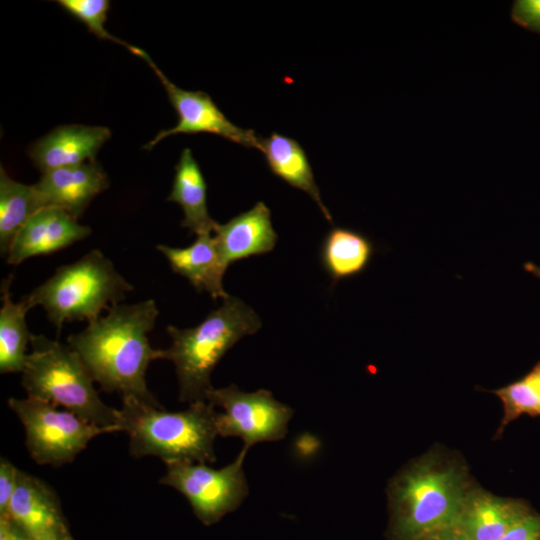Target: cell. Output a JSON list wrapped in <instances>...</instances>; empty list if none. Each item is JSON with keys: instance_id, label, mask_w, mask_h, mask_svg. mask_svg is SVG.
<instances>
[{"instance_id": "9", "label": "cell", "mask_w": 540, "mask_h": 540, "mask_svg": "<svg viewBox=\"0 0 540 540\" xmlns=\"http://www.w3.org/2000/svg\"><path fill=\"white\" fill-rule=\"evenodd\" d=\"M246 454L242 449L232 463L221 469L201 463L168 464L159 483L178 490L204 523H213L236 509L248 495L243 471Z\"/></svg>"}, {"instance_id": "17", "label": "cell", "mask_w": 540, "mask_h": 540, "mask_svg": "<svg viewBox=\"0 0 540 540\" xmlns=\"http://www.w3.org/2000/svg\"><path fill=\"white\" fill-rule=\"evenodd\" d=\"M530 511L522 500L499 497L476 486L465 501L457 525L472 540H499Z\"/></svg>"}, {"instance_id": "18", "label": "cell", "mask_w": 540, "mask_h": 540, "mask_svg": "<svg viewBox=\"0 0 540 540\" xmlns=\"http://www.w3.org/2000/svg\"><path fill=\"white\" fill-rule=\"evenodd\" d=\"M167 200L182 208L184 218L181 227L196 235L213 233L217 222L208 212L206 181L189 148L183 149L175 166L172 188Z\"/></svg>"}, {"instance_id": "15", "label": "cell", "mask_w": 540, "mask_h": 540, "mask_svg": "<svg viewBox=\"0 0 540 540\" xmlns=\"http://www.w3.org/2000/svg\"><path fill=\"white\" fill-rule=\"evenodd\" d=\"M213 235L227 266L271 252L278 240L270 209L262 201L224 224L217 223Z\"/></svg>"}, {"instance_id": "21", "label": "cell", "mask_w": 540, "mask_h": 540, "mask_svg": "<svg viewBox=\"0 0 540 540\" xmlns=\"http://www.w3.org/2000/svg\"><path fill=\"white\" fill-rule=\"evenodd\" d=\"M12 278L9 276L1 283L0 309V372L21 373L27 360V347L30 345L32 334L27 323L26 314L30 310L21 300L15 303L10 287Z\"/></svg>"}, {"instance_id": "19", "label": "cell", "mask_w": 540, "mask_h": 540, "mask_svg": "<svg viewBox=\"0 0 540 540\" xmlns=\"http://www.w3.org/2000/svg\"><path fill=\"white\" fill-rule=\"evenodd\" d=\"M260 151L270 171L290 186L307 193L331 223L332 216L321 199L312 167L303 147L293 138L272 133L262 138Z\"/></svg>"}, {"instance_id": "6", "label": "cell", "mask_w": 540, "mask_h": 540, "mask_svg": "<svg viewBox=\"0 0 540 540\" xmlns=\"http://www.w3.org/2000/svg\"><path fill=\"white\" fill-rule=\"evenodd\" d=\"M134 289L100 250L58 267L44 283L23 297L29 309L41 306L58 333L65 322H92L120 304Z\"/></svg>"}, {"instance_id": "14", "label": "cell", "mask_w": 540, "mask_h": 540, "mask_svg": "<svg viewBox=\"0 0 540 540\" xmlns=\"http://www.w3.org/2000/svg\"><path fill=\"white\" fill-rule=\"evenodd\" d=\"M110 136V130L103 126H59L36 141L30 147L29 155L34 165L45 173L95 160Z\"/></svg>"}, {"instance_id": "4", "label": "cell", "mask_w": 540, "mask_h": 540, "mask_svg": "<svg viewBox=\"0 0 540 540\" xmlns=\"http://www.w3.org/2000/svg\"><path fill=\"white\" fill-rule=\"evenodd\" d=\"M262 322L258 314L237 297L228 296L195 327L167 326L171 345L163 359L174 366L179 400L189 404L206 401L211 374L222 357L244 336L256 333Z\"/></svg>"}, {"instance_id": "30", "label": "cell", "mask_w": 540, "mask_h": 540, "mask_svg": "<svg viewBox=\"0 0 540 540\" xmlns=\"http://www.w3.org/2000/svg\"><path fill=\"white\" fill-rule=\"evenodd\" d=\"M523 267L527 272L531 273L537 278H540V266L532 262H526Z\"/></svg>"}, {"instance_id": "23", "label": "cell", "mask_w": 540, "mask_h": 540, "mask_svg": "<svg viewBox=\"0 0 540 540\" xmlns=\"http://www.w3.org/2000/svg\"><path fill=\"white\" fill-rule=\"evenodd\" d=\"M490 392L494 393L503 405L498 436L509 423L523 414L540 416V360L522 378Z\"/></svg>"}, {"instance_id": "24", "label": "cell", "mask_w": 540, "mask_h": 540, "mask_svg": "<svg viewBox=\"0 0 540 540\" xmlns=\"http://www.w3.org/2000/svg\"><path fill=\"white\" fill-rule=\"evenodd\" d=\"M57 3L82 22L88 30L100 39L109 40L127 48L132 54H135L136 46L128 44L111 33L105 28L110 2L107 0H58Z\"/></svg>"}, {"instance_id": "28", "label": "cell", "mask_w": 540, "mask_h": 540, "mask_svg": "<svg viewBox=\"0 0 540 540\" xmlns=\"http://www.w3.org/2000/svg\"><path fill=\"white\" fill-rule=\"evenodd\" d=\"M0 540H32L9 517H0Z\"/></svg>"}, {"instance_id": "7", "label": "cell", "mask_w": 540, "mask_h": 540, "mask_svg": "<svg viewBox=\"0 0 540 540\" xmlns=\"http://www.w3.org/2000/svg\"><path fill=\"white\" fill-rule=\"evenodd\" d=\"M8 405L21 421L27 450L39 465L71 463L94 437L109 433L68 410L28 396L11 397Z\"/></svg>"}, {"instance_id": "16", "label": "cell", "mask_w": 540, "mask_h": 540, "mask_svg": "<svg viewBox=\"0 0 540 540\" xmlns=\"http://www.w3.org/2000/svg\"><path fill=\"white\" fill-rule=\"evenodd\" d=\"M156 249L166 257L172 271L185 277L199 293L206 292L215 300L229 296L223 286L228 266L213 233L196 235L194 242L184 248L159 244Z\"/></svg>"}, {"instance_id": "3", "label": "cell", "mask_w": 540, "mask_h": 540, "mask_svg": "<svg viewBox=\"0 0 540 540\" xmlns=\"http://www.w3.org/2000/svg\"><path fill=\"white\" fill-rule=\"evenodd\" d=\"M119 410L121 431L129 436L132 457L155 456L166 465L216 461L217 412L207 401L191 403L183 411L169 412L133 398H122Z\"/></svg>"}, {"instance_id": "8", "label": "cell", "mask_w": 540, "mask_h": 540, "mask_svg": "<svg viewBox=\"0 0 540 540\" xmlns=\"http://www.w3.org/2000/svg\"><path fill=\"white\" fill-rule=\"evenodd\" d=\"M206 401L219 406L224 413H216L215 425L222 437H240L245 451L259 443L282 440L287 433V425L293 410L277 401L265 389L244 392L235 385L223 388L212 387Z\"/></svg>"}, {"instance_id": "13", "label": "cell", "mask_w": 540, "mask_h": 540, "mask_svg": "<svg viewBox=\"0 0 540 540\" xmlns=\"http://www.w3.org/2000/svg\"><path fill=\"white\" fill-rule=\"evenodd\" d=\"M108 186V176L96 160L47 171L35 184L45 207L63 209L77 219Z\"/></svg>"}, {"instance_id": "31", "label": "cell", "mask_w": 540, "mask_h": 540, "mask_svg": "<svg viewBox=\"0 0 540 540\" xmlns=\"http://www.w3.org/2000/svg\"><path fill=\"white\" fill-rule=\"evenodd\" d=\"M70 540H73V539H70Z\"/></svg>"}, {"instance_id": "12", "label": "cell", "mask_w": 540, "mask_h": 540, "mask_svg": "<svg viewBox=\"0 0 540 540\" xmlns=\"http://www.w3.org/2000/svg\"><path fill=\"white\" fill-rule=\"evenodd\" d=\"M91 228L63 209L45 207L35 213L15 236L6 256L8 264L53 254L87 238Z\"/></svg>"}, {"instance_id": "5", "label": "cell", "mask_w": 540, "mask_h": 540, "mask_svg": "<svg viewBox=\"0 0 540 540\" xmlns=\"http://www.w3.org/2000/svg\"><path fill=\"white\" fill-rule=\"evenodd\" d=\"M30 346L21 372L28 397L63 407L109 433L121 431L120 410L101 400L90 372L69 345L32 334Z\"/></svg>"}, {"instance_id": "10", "label": "cell", "mask_w": 540, "mask_h": 540, "mask_svg": "<svg viewBox=\"0 0 540 540\" xmlns=\"http://www.w3.org/2000/svg\"><path fill=\"white\" fill-rule=\"evenodd\" d=\"M136 56L149 64L155 72L178 115L176 125L161 130L144 145L145 149L150 150L164 138L176 134L210 133L247 148L260 150L262 137L251 129L241 128L231 122L206 92L188 91L176 86L143 49L138 48Z\"/></svg>"}, {"instance_id": "27", "label": "cell", "mask_w": 540, "mask_h": 540, "mask_svg": "<svg viewBox=\"0 0 540 540\" xmlns=\"http://www.w3.org/2000/svg\"><path fill=\"white\" fill-rule=\"evenodd\" d=\"M499 540H540V515L530 511Z\"/></svg>"}, {"instance_id": "25", "label": "cell", "mask_w": 540, "mask_h": 540, "mask_svg": "<svg viewBox=\"0 0 540 540\" xmlns=\"http://www.w3.org/2000/svg\"><path fill=\"white\" fill-rule=\"evenodd\" d=\"M511 18L519 26L540 34V0H517Z\"/></svg>"}, {"instance_id": "11", "label": "cell", "mask_w": 540, "mask_h": 540, "mask_svg": "<svg viewBox=\"0 0 540 540\" xmlns=\"http://www.w3.org/2000/svg\"><path fill=\"white\" fill-rule=\"evenodd\" d=\"M32 540H70L56 492L45 481L18 470L8 516Z\"/></svg>"}, {"instance_id": "29", "label": "cell", "mask_w": 540, "mask_h": 540, "mask_svg": "<svg viewBox=\"0 0 540 540\" xmlns=\"http://www.w3.org/2000/svg\"><path fill=\"white\" fill-rule=\"evenodd\" d=\"M415 540H472L458 525L429 533Z\"/></svg>"}, {"instance_id": "20", "label": "cell", "mask_w": 540, "mask_h": 540, "mask_svg": "<svg viewBox=\"0 0 540 540\" xmlns=\"http://www.w3.org/2000/svg\"><path fill=\"white\" fill-rule=\"evenodd\" d=\"M374 253V243L366 235L351 228L333 227L323 239L320 259L336 283L365 271Z\"/></svg>"}, {"instance_id": "2", "label": "cell", "mask_w": 540, "mask_h": 540, "mask_svg": "<svg viewBox=\"0 0 540 540\" xmlns=\"http://www.w3.org/2000/svg\"><path fill=\"white\" fill-rule=\"evenodd\" d=\"M475 487L460 456L438 447L429 450L389 482L394 536L397 540H415L457 525Z\"/></svg>"}, {"instance_id": "26", "label": "cell", "mask_w": 540, "mask_h": 540, "mask_svg": "<svg viewBox=\"0 0 540 540\" xmlns=\"http://www.w3.org/2000/svg\"><path fill=\"white\" fill-rule=\"evenodd\" d=\"M18 468L8 459L0 458V517H7L16 489Z\"/></svg>"}, {"instance_id": "1", "label": "cell", "mask_w": 540, "mask_h": 540, "mask_svg": "<svg viewBox=\"0 0 540 540\" xmlns=\"http://www.w3.org/2000/svg\"><path fill=\"white\" fill-rule=\"evenodd\" d=\"M158 315L152 299L120 303L105 316L89 322L82 331L67 337V345L80 356L103 391L162 408L145 379L149 364L163 359V349H154L147 336Z\"/></svg>"}, {"instance_id": "22", "label": "cell", "mask_w": 540, "mask_h": 540, "mask_svg": "<svg viewBox=\"0 0 540 540\" xmlns=\"http://www.w3.org/2000/svg\"><path fill=\"white\" fill-rule=\"evenodd\" d=\"M45 208L43 199L33 185L12 179L0 169V251L7 256L10 246L25 223Z\"/></svg>"}]
</instances>
